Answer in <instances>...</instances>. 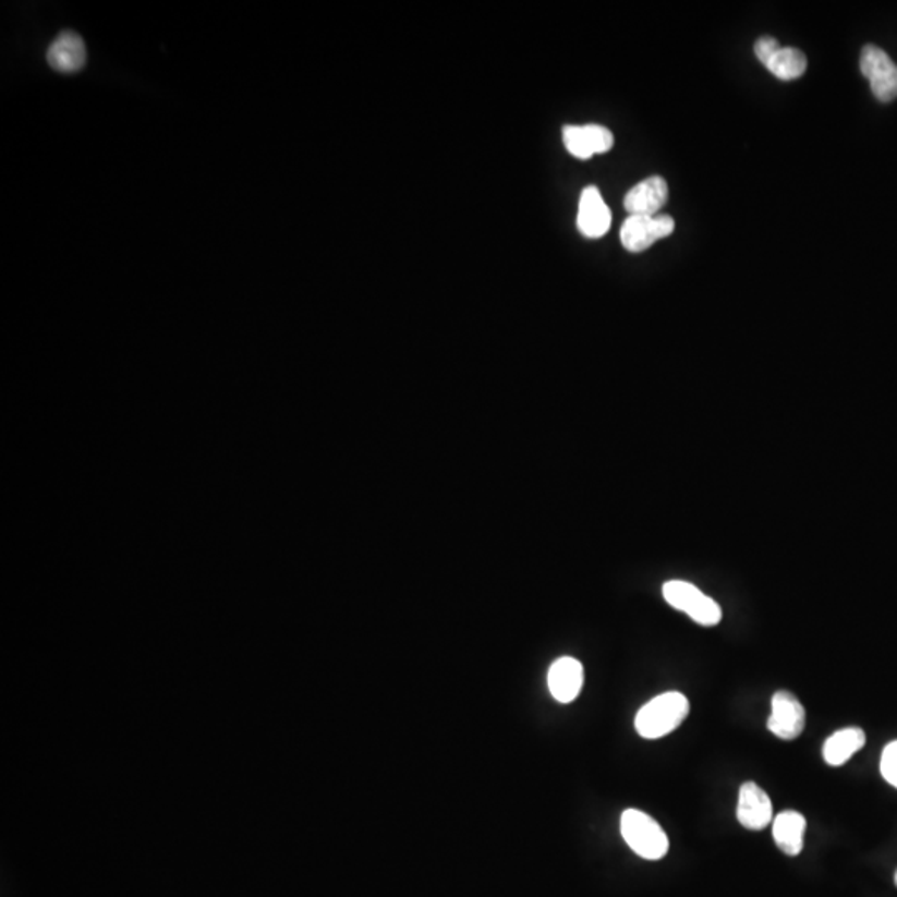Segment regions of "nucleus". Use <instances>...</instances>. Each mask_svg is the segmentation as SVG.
<instances>
[{"instance_id":"nucleus-1","label":"nucleus","mask_w":897,"mask_h":897,"mask_svg":"<svg viewBox=\"0 0 897 897\" xmlns=\"http://www.w3.org/2000/svg\"><path fill=\"white\" fill-rule=\"evenodd\" d=\"M690 713V702L683 693L668 692L650 700L635 716L640 737L658 740L677 730Z\"/></svg>"},{"instance_id":"nucleus-2","label":"nucleus","mask_w":897,"mask_h":897,"mask_svg":"<svg viewBox=\"0 0 897 897\" xmlns=\"http://www.w3.org/2000/svg\"><path fill=\"white\" fill-rule=\"evenodd\" d=\"M620 832L630 849L648 861L665 858L670 848L664 827L640 810L623 811Z\"/></svg>"},{"instance_id":"nucleus-3","label":"nucleus","mask_w":897,"mask_h":897,"mask_svg":"<svg viewBox=\"0 0 897 897\" xmlns=\"http://www.w3.org/2000/svg\"><path fill=\"white\" fill-rule=\"evenodd\" d=\"M664 597L671 607L683 611L699 626H718L723 614L719 605L708 595L703 594L693 583L684 580H670L664 585Z\"/></svg>"},{"instance_id":"nucleus-4","label":"nucleus","mask_w":897,"mask_h":897,"mask_svg":"<svg viewBox=\"0 0 897 897\" xmlns=\"http://www.w3.org/2000/svg\"><path fill=\"white\" fill-rule=\"evenodd\" d=\"M674 230L675 221L670 215H629L620 230V241L630 253H642L658 240L670 237Z\"/></svg>"},{"instance_id":"nucleus-5","label":"nucleus","mask_w":897,"mask_h":897,"mask_svg":"<svg viewBox=\"0 0 897 897\" xmlns=\"http://www.w3.org/2000/svg\"><path fill=\"white\" fill-rule=\"evenodd\" d=\"M861 74L870 81L871 90L877 100L893 101L897 97V65L883 49L866 46L862 49Z\"/></svg>"},{"instance_id":"nucleus-6","label":"nucleus","mask_w":897,"mask_h":897,"mask_svg":"<svg viewBox=\"0 0 897 897\" xmlns=\"http://www.w3.org/2000/svg\"><path fill=\"white\" fill-rule=\"evenodd\" d=\"M807 725V712L797 696L789 692H776L772 700V716L768 718V730L779 740H797L803 734Z\"/></svg>"},{"instance_id":"nucleus-7","label":"nucleus","mask_w":897,"mask_h":897,"mask_svg":"<svg viewBox=\"0 0 897 897\" xmlns=\"http://www.w3.org/2000/svg\"><path fill=\"white\" fill-rule=\"evenodd\" d=\"M737 817L741 826L762 832L773 821V803L765 789L756 783H743L738 792Z\"/></svg>"},{"instance_id":"nucleus-8","label":"nucleus","mask_w":897,"mask_h":897,"mask_svg":"<svg viewBox=\"0 0 897 897\" xmlns=\"http://www.w3.org/2000/svg\"><path fill=\"white\" fill-rule=\"evenodd\" d=\"M611 214L597 186H586L580 195L577 227L583 237L602 238L610 230Z\"/></svg>"},{"instance_id":"nucleus-9","label":"nucleus","mask_w":897,"mask_h":897,"mask_svg":"<svg viewBox=\"0 0 897 897\" xmlns=\"http://www.w3.org/2000/svg\"><path fill=\"white\" fill-rule=\"evenodd\" d=\"M548 690L559 703H572L582 692L583 667L572 657H562L548 670Z\"/></svg>"},{"instance_id":"nucleus-10","label":"nucleus","mask_w":897,"mask_h":897,"mask_svg":"<svg viewBox=\"0 0 897 897\" xmlns=\"http://www.w3.org/2000/svg\"><path fill=\"white\" fill-rule=\"evenodd\" d=\"M668 199V185L662 177H650L633 186L623 199L627 214L655 217Z\"/></svg>"},{"instance_id":"nucleus-11","label":"nucleus","mask_w":897,"mask_h":897,"mask_svg":"<svg viewBox=\"0 0 897 897\" xmlns=\"http://www.w3.org/2000/svg\"><path fill=\"white\" fill-rule=\"evenodd\" d=\"M52 69L62 74H74L81 71L87 60V49L84 40L75 32H62L47 52Z\"/></svg>"},{"instance_id":"nucleus-12","label":"nucleus","mask_w":897,"mask_h":897,"mask_svg":"<svg viewBox=\"0 0 897 897\" xmlns=\"http://www.w3.org/2000/svg\"><path fill=\"white\" fill-rule=\"evenodd\" d=\"M807 817L798 811H783L773 821V838L779 851L798 856L803 851Z\"/></svg>"},{"instance_id":"nucleus-13","label":"nucleus","mask_w":897,"mask_h":897,"mask_svg":"<svg viewBox=\"0 0 897 897\" xmlns=\"http://www.w3.org/2000/svg\"><path fill=\"white\" fill-rule=\"evenodd\" d=\"M866 744V734L861 728H845L827 738L823 748L824 762L829 766H843Z\"/></svg>"},{"instance_id":"nucleus-14","label":"nucleus","mask_w":897,"mask_h":897,"mask_svg":"<svg viewBox=\"0 0 897 897\" xmlns=\"http://www.w3.org/2000/svg\"><path fill=\"white\" fill-rule=\"evenodd\" d=\"M765 66L776 78L788 82L800 78L807 72L808 60L801 50L792 49V47H779L769 57Z\"/></svg>"},{"instance_id":"nucleus-15","label":"nucleus","mask_w":897,"mask_h":897,"mask_svg":"<svg viewBox=\"0 0 897 897\" xmlns=\"http://www.w3.org/2000/svg\"><path fill=\"white\" fill-rule=\"evenodd\" d=\"M562 138L563 145H566L567 150H569V154L573 155V157L580 158V160H589V158L594 157L591 147L586 144L585 133H583L582 126H563Z\"/></svg>"},{"instance_id":"nucleus-16","label":"nucleus","mask_w":897,"mask_h":897,"mask_svg":"<svg viewBox=\"0 0 897 897\" xmlns=\"http://www.w3.org/2000/svg\"><path fill=\"white\" fill-rule=\"evenodd\" d=\"M582 129L592 154H605L614 147V133L607 126L591 123V125H583Z\"/></svg>"},{"instance_id":"nucleus-17","label":"nucleus","mask_w":897,"mask_h":897,"mask_svg":"<svg viewBox=\"0 0 897 897\" xmlns=\"http://www.w3.org/2000/svg\"><path fill=\"white\" fill-rule=\"evenodd\" d=\"M881 775L890 786L897 788V740L884 748L881 756Z\"/></svg>"},{"instance_id":"nucleus-18","label":"nucleus","mask_w":897,"mask_h":897,"mask_svg":"<svg viewBox=\"0 0 897 897\" xmlns=\"http://www.w3.org/2000/svg\"><path fill=\"white\" fill-rule=\"evenodd\" d=\"M779 47L781 46H779L778 40L773 39V37H762V39L754 44V53H756L760 62L765 65V63L768 62L769 57H772L773 53L779 49Z\"/></svg>"},{"instance_id":"nucleus-19","label":"nucleus","mask_w":897,"mask_h":897,"mask_svg":"<svg viewBox=\"0 0 897 897\" xmlns=\"http://www.w3.org/2000/svg\"><path fill=\"white\" fill-rule=\"evenodd\" d=\"M894 881H896V886H897V873H896V877H894Z\"/></svg>"}]
</instances>
